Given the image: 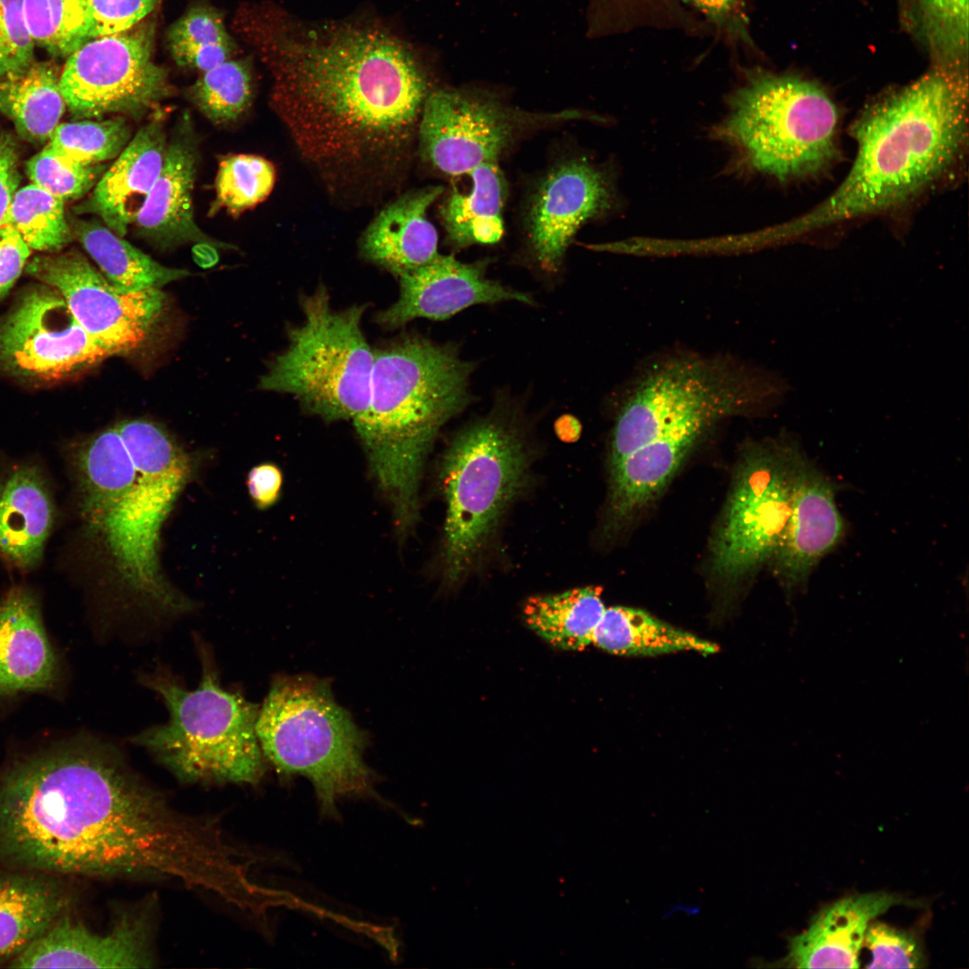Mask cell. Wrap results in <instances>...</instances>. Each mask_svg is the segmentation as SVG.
<instances>
[{
  "mask_svg": "<svg viewBox=\"0 0 969 969\" xmlns=\"http://www.w3.org/2000/svg\"><path fill=\"white\" fill-rule=\"evenodd\" d=\"M283 43L274 107L309 162L353 179L402 162L426 86L400 43L358 31Z\"/></svg>",
  "mask_w": 969,
  "mask_h": 969,
  "instance_id": "obj_1",
  "label": "cell"
},
{
  "mask_svg": "<svg viewBox=\"0 0 969 969\" xmlns=\"http://www.w3.org/2000/svg\"><path fill=\"white\" fill-rule=\"evenodd\" d=\"M968 69L931 65L884 95L852 128L857 153L839 187L822 203L773 231L792 239L883 211L921 192L950 166L965 136Z\"/></svg>",
  "mask_w": 969,
  "mask_h": 969,
  "instance_id": "obj_2",
  "label": "cell"
},
{
  "mask_svg": "<svg viewBox=\"0 0 969 969\" xmlns=\"http://www.w3.org/2000/svg\"><path fill=\"white\" fill-rule=\"evenodd\" d=\"M474 364L457 347L408 335L374 351L368 405L354 424L401 533L415 522L426 456L470 403Z\"/></svg>",
  "mask_w": 969,
  "mask_h": 969,
  "instance_id": "obj_3",
  "label": "cell"
},
{
  "mask_svg": "<svg viewBox=\"0 0 969 969\" xmlns=\"http://www.w3.org/2000/svg\"><path fill=\"white\" fill-rule=\"evenodd\" d=\"M257 735L279 775L310 780L324 814L336 816L341 797L372 793L373 775L362 758L365 735L336 702L328 682L307 675L276 677L259 707Z\"/></svg>",
  "mask_w": 969,
  "mask_h": 969,
  "instance_id": "obj_4",
  "label": "cell"
},
{
  "mask_svg": "<svg viewBox=\"0 0 969 969\" xmlns=\"http://www.w3.org/2000/svg\"><path fill=\"white\" fill-rule=\"evenodd\" d=\"M143 682L161 695L170 718L135 735V745L188 781H260L266 759L257 735L259 706L223 688L209 661L204 660L195 690L161 673L145 676Z\"/></svg>",
  "mask_w": 969,
  "mask_h": 969,
  "instance_id": "obj_5",
  "label": "cell"
},
{
  "mask_svg": "<svg viewBox=\"0 0 969 969\" xmlns=\"http://www.w3.org/2000/svg\"><path fill=\"white\" fill-rule=\"evenodd\" d=\"M528 459L519 427L495 412L466 426L450 443L441 472L446 503L442 567L450 583L472 569L524 490Z\"/></svg>",
  "mask_w": 969,
  "mask_h": 969,
  "instance_id": "obj_6",
  "label": "cell"
},
{
  "mask_svg": "<svg viewBox=\"0 0 969 969\" xmlns=\"http://www.w3.org/2000/svg\"><path fill=\"white\" fill-rule=\"evenodd\" d=\"M301 324L260 378L259 388L294 396L309 413L333 422L354 420L366 408L374 351L362 327L364 305L336 310L319 286L302 295Z\"/></svg>",
  "mask_w": 969,
  "mask_h": 969,
  "instance_id": "obj_7",
  "label": "cell"
},
{
  "mask_svg": "<svg viewBox=\"0 0 969 969\" xmlns=\"http://www.w3.org/2000/svg\"><path fill=\"white\" fill-rule=\"evenodd\" d=\"M837 123L836 106L817 83L757 69L735 93L724 131L755 170L786 180L833 160Z\"/></svg>",
  "mask_w": 969,
  "mask_h": 969,
  "instance_id": "obj_8",
  "label": "cell"
},
{
  "mask_svg": "<svg viewBox=\"0 0 969 969\" xmlns=\"http://www.w3.org/2000/svg\"><path fill=\"white\" fill-rule=\"evenodd\" d=\"M802 454L782 437L747 450L711 543V570L726 589L773 558L790 514Z\"/></svg>",
  "mask_w": 969,
  "mask_h": 969,
  "instance_id": "obj_9",
  "label": "cell"
},
{
  "mask_svg": "<svg viewBox=\"0 0 969 969\" xmlns=\"http://www.w3.org/2000/svg\"><path fill=\"white\" fill-rule=\"evenodd\" d=\"M153 28L136 25L92 39L67 57L59 88L78 118L119 114L138 118L171 93L153 57Z\"/></svg>",
  "mask_w": 969,
  "mask_h": 969,
  "instance_id": "obj_10",
  "label": "cell"
},
{
  "mask_svg": "<svg viewBox=\"0 0 969 969\" xmlns=\"http://www.w3.org/2000/svg\"><path fill=\"white\" fill-rule=\"evenodd\" d=\"M186 484L137 474L133 488L116 505L86 522L89 532L105 545L129 594L165 615L181 614L191 606L164 580L157 553L161 526Z\"/></svg>",
  "mask_w": 969,
  "mask_h": 969,
  "instance_id": "obj_11",
  "label": "cell"
},
{
  "mask_svg": "<svg viewBox=\"0 0 969 969\" xmlns=\"http://www.w3.org/2000/svg\"><path fill=\"white\" fill-rule=\"evenodd\" d=\"M111 355L79 325L62 295L46 284L29 290L0 319V368L20 379L65 380Z\"/></svg>",
  "mask_w": 969,
  "mask_h": 969,
  "instance_id": "obj_12",
  "label": "cell"
},
{
  "mask_svg": "<svg viewBox=\"0 0 969 969\" xmlns=\"http://www.w3.org/2000/svg\"><path fill=\"white\" fill-rule=\"evenodd\" d=\"M26 272L56 289L79 325L114 354L144 343L164 302L159 289L118 290L76 250L37 256Z\"/></svg>",
  "mask_w": 969,
  "mask_h": 969,
  "instance_id": "obj_13",
  "label": "cell"
},
{
  "mask_svg": "<svg viewBox=\"0 0 969 969\" xmlns=\"http://www.w3.org/2000/svg\"><path fill=\"white\" fill-rule=\"evenodd\" d=\"M519 117L467 94L437 91L426 97L419 119L422 155L444 174H468L496 162L523 121Z\"/></svg>",
  "mask_w": 969,
  "mask_h": 969,
  "instance_id": "obj_14",
  "label": "cell"
},
{
  "mask_svg": "<svg viewBox=\"0 0 969 969\" xmlns=\"http://www.w3.org/2000/svg\"><path fill=\"white\" fill-rule=\"evenodd\" d=\"M486 261L465 263L453 255L438 254L428 263L400 275L399 295L375 321L388 329L419 318L447 319L477 304L515 301L532 304L526 292L486 276Z\"/></svg>",
  "mask_w": 969,
  "mask_h": 969,
  "instance_id": "obj_15",
  "label": "cell"
},
{
  "mask_svg": "<svg viewBox=\"0 0 969 969\" xmlns=\"http://www.w3.org/2000/svg\"><path fill=\"white\" fill-rule=\"evenodd\" d=\"M151 919L145 909L118 917L106 933H96L66 912L8 967L143 968L153 963Z\"/></svg>",
  "mask_w": 969,
  "mask_h": 969,
  "instance_id": "obj_16",
  "label": "cell"
},
{
  "mask_svg": "<svg viewBox=\"0 0 969 969\" xmlns=\"http://www.w3.org/2000/svg\"><path fill=\"white\" fill-rule=\"evenodd\" d=\"M610 204L608 183L593 166L572 160L553 169L537 188L528 214L531 249L539 267L558 272L580 227Z\"/></svg>",
  "mask_w": 969,
  "mask_h": 969,
  "instance_id": "obj_17",
  "label": "cell"
},
{
  "mask_svg": "<svg viewBox=\"0 0 969 969\" xmlns=\"http://www.w3.org/2000/svg\"><path fill=\"white\" fill-rule=\"evenodd\" d=\"M843 529L834 483L803 453L790 514L772 558L783 585L793 589L806 584L818 562L839 543Z\"/></svg>",
  "mask_w": 969,
  "mask_h": 969,
  "instance_id": "obj_18",
  "label": "cell"
},
{
  "mask_svg": "<svg viewBox=\"0 0 969 969\" xmlns=\"http://www.w3.org/2000/svg\"><path fill=\"white\" fill-rule=\"evenodd\" d=\"M196 165V146L190 121L185 117L167 144L160 174L133 223L140 236L158 248L188 243L227 247L209 238L194 220Z\"/></svg>",
  "mask_w": 969,
  "mask_h": 969,
  "instance_id": "obj_19",
  "label": "cell"
},
{
  "mask_svg": "<svg viewBox=\"0 0 969 969\" xmlns=\"http://www.w3.org/2000/svg\"><path fill=\"white\" fill-rule=\"evenodd\" d=\"M899 904L918 901L886 892L856 895L823 907L802 933L790 939L781 965L797 968H858L859 955L871 920Z\"/></svg>",
  "mask_w": 969,
  "mask_h": 969,
  "instance_id": "obj_20",
  "label": "cell"
},
{
  "mask_svg": "<svg viewBox=\"0 0 969 969\" xmlns=\"http://www.w3.org/2000/svg\"><path fill=\"white\" fill-rule=\"evenodd\" d=\"M167 144L161 120L144 126L100 176L91 196L77 206V213L98 215L123 237L160 174Z\"/></svg>",
  "mask_w": 969,
  "mask_h": 969,
  "instance_id": "obj_21",
  "label": "cell"
},
{
  "mask_svg": "<svg viewBox=\"0 0 969 969\" xmlns=\"http://www.w3.org/2000/svg\"><path fill=\"white\" fill-rule=\"evenodd\" d=\"M57 672L35 596L13 588L0 601V695L50 689Z\"/></svg>",
  "mask_w": 969,
  "mask_h": 969,
  "instance_id": "obj_22",
  "label": "cell"
},
{
  "mask_svg": "<svg viewBox=\"0 0 969 969\" xmlns=\"http://www.w3.org/2000/svg\"><path fill=\"white\" fill-rule=\"evenodd\" d=\"M442 191L441 186H429L382 209L362 239L363 257L397 277L433 259L439 254L438 233L427 210Z\"/></svg>",
  "mask_w": 969,
  "mask_h": 969,
  "instance_id": "obj_23",
  "label": "cell"
},
{
  "mask_svg": "<svg viewBox=\"0 0 969 969\" xmlns=\"http://www.w3.org/2000/svg\"><path fill=\"white\" fill-rule=\"evenodd\" d=\"M55 519L54 503L41 472L22 465L0 481V555L21 571L41 560Z\"/></svg>",
  "mask_w": 969,
  "mask_h": 969,
  "instance_id": "obj_24",
  "label": "cell"
},
{
  "mask_svg": "<svg viewBox=\"0 0 969 969\" xmlns=\"http://www.w3.org/2000/svg\"><path fill=\"white\" fill-rule=\"evenodd\" d=\"M714 425L694 421L644 445L610 469L609 511L614 523L630 519L653 500L690 450Z\"/></svg>",
  "mask_w": 969,
  "mask_h": 969,
  "instance_id": "obj_25",
  "label": "cell"
},
{
  "mask_svg": "<svg viewBox=\"0 0 969 969\" xmlns=\"http://www.w3.org/2000/svg\"><path fill=\"white\" fill-rule=\"evenodd\" d=\"M70 896L58 876L0 871V966H8L67 912Z\"/></svg>",
  "mask_w": 969,
  "mask_h": 969,
  "instance_id": "obj_26",
  "label": "cell"
},
{
  "mask_svg": "<svg viewBox=\"0 0 969 969\" xmlns=\"http://www.w3.org/2000/svg\"><path fill=\"white\" fill-rule=\"evenodd\" d=\"M73 461L86 522L116 505L137 479L136 469L116 425L82 444Z\"/></svg>",
  "mask_w": 969,
  "mask_h": 969,
  "instance_id": "obj_27",
  "label": "cell"
},
{
  "mask_svg": "<svg viewBox=\"0 0 969 969\" xmlns=\"http://www.w3.org/2000/svg\"><path fill=\"white\" fill-rule=\"evenodd\" d=\"M468 175L470 190L454 189L441 207L448 237L458 248L494 244L503 234L505 179L496 162L482 163Z\"/></svg>",
  "mask_w": 969,
  "mask_h": 969,
  "instance_id": "obj_28",
  "label": "cell"
},
{
  "mask_svg": "<svg viewBox=\"0 0 969 969\" xmlns=\"http://www.w3.org/2000/svg\"><path fill=\"white\" fill-rule=\"evenodd\" d=\"M591 644L615 655L655 656L681 650L711 654L717 644L627 607L606 608Z\"/></svg>",
  "mask_w": 969,
  "mask_h": 969,
  "instance_id": "obj_29",
  "label": "cell"
},
{
  "mask_svg": "<svg viewBox=\"0 0 969 969\" xmlns=\"http://www.w3.org/2000/svg\"><path fill=\"white\" fill-rule=\"evenodd\" d=\"M59 76L54 63L35 61L20 74L0 77V112L24 139L49 140L59 124L66 108Z\"/></svg>",
  "mask_w": 969,
  "mask_h": 969,
  "instance_id": "obj_30",
  "label": "cell"
},
{
  "mask_svg": "<svg viewBox=\"0 0 969 969\" xmlns=\"http://www.w3.org/2000/svg\"><path fill=\"white\" fill-rule=\"evenodd\" d=\"M71 229L102 275L122 292L159 289L189 275L161 265L96 221L74 219Z\"/></svg>",
  "mask_w": 969,
  "mask_h": 969,
  "instance_id": "obj_31",
  "label": "cell"
},
{
  "mask_svg": "<svg viewBox=\"0 0 969 969\" xmlns=\"http://www.w3.org/2000/svg\"><path fill=\"white\" fill-rule=\"evenodd\" d=\"M903 30L931 65L968 68L969 0H896Z\"/></svg>",
  "mask_w": 969,
  "mask_h": 969,
  "instance_id": "obj_32",
  "label": "cell"
},
{
  "mask_svg": "<svg viewBox=\"0 0 969 969\" xmlns=\"http://www.w3.org/2000/svg\"><path fill=\"white\" fill-rule=\"evenodd\" d=\"M605 609L600 589L588 586L531 597L524 606L523 614L527 625L552 645L581 650L591 644L593 632Z\"/></svg>",
  "mask_w": 969,
  "mask_h": 969,
  "instance_id": "obj_33",
  "label": "cell"
},
{
  "mask_svg": "<svg viewBox=\"0 0 969 969\" xmlns=\"http://www.w3.org/2000/svg\"><path fill=\"white\" fill-rule=\"evenodd\" d=\"M167 41L178 65L201 73L230 59L234 50L223 17L208 6L183 13L170 28Z\"/></svg>",
  "mask_w": 969,
  "mask_h": 969,
  "instance_id": "obj_34",
  "label": "cell"
},
{
  "mask_svg": "<svg viewBox=\"0 0 969 969\" xmlns=\"http://www.w3.org/2000/svg\"><path fill=\"white\" fill-rule=\"evenodd\" d=\"M64 203L31 183L15 192L4 223L16 230L31 249L57 252L73 235Z\"/></svg>",
  "mask_w": 969,
  "mask_h": 969,
  "instance_id": "obj_35",
  "label": "cell"
},
{
  "mask_svg": "<svg viewBox=\"0 0 969 969\" xmlns=\"http://www.w3.org/2000/svg\"><path fill=\"white\" fill-rule=\"evenodd\" d=\"M139 476L155 480L188 481L193 462L158 424L132 419L116 425Z\"/></svg>",
  "mask_w": 969,
  "mask_h": 969,
  "instance_id": "obj_36",
  "label": "cell"
},
{
  "mask_svg": "<svg viewBox=\"0 0 969 969\" xmlns=\"http://www.w3.org/2000/svg\"><path fill=\"white\" fill-rule=\"evenodd\" d=\"M24 12L35 44L53 56L67 57L89 41L90 0H24Z\"/></svg>",
  "mask_w": 969,
  "mask_h": 969,
  "instance_id": "obj_37",
  "label": "cell"
},
{
  "mask_svg": "<svg viewBox=\"0 0 969 969\" xmlns=\"http://www.w3.org/2000/svg\"><path fill=\"white\" fill-rule=\"evenodd\" d=\"M131 139L123 117L58 124L48 145L62 158L92 166L117 157Z\"/></svg>",
  "mask_w": 969,
  "mask_h": 969,
  "instance_id": "obj_38",
  "label": "cell"
},
{
  "mask_svg": "<svg viewBox=\"0 0 969 969\" xmlns=\"http://www.w3.org/2000/svg\"><path fill=\"white\" fill-rule=\"evenodd\" d=\"M251 74L242 60L228 59L203 72L191 90L199 110L212 122L223 124L237 119L249 106Z\"/></svg>",
  "mask_w": 969,
  "mask_h": 969,
  "instance_id": "obj_39",
  "label": "cell"
},
{
  "mask_svg": "<svg viewBox=\"0 0 969 969\" xmlns=\"http://www.w3.org/2000/svg\"><path fill=\"white\" fill-rule=\"evenodd\" d=\"M275 181V169L266 159L253 154H232L222 159L215 179V200L211 210L223 208L239 214L267 197Z\"/></svg>",
  "mask_w": 969,
  "mask_h": 969,
  "instance_id": "obj_40",
  "label": "cell"
},
{
  "mask_svg": "<svg viewBox=\"0 0 969 969\" xmlns=\"http://www.w3.org/2000/svg\"><path fill=\"white\" fill-rule=\"evenodd\" d=\"M103 168L67 161L48 144L28 162L27 173L31 183L65 201L86 194L96 184Z\"/></svg>",
  "mask_w": 969,
  "mask_h": 969,
  "instance_id": "obj_41",
  "label": "cell"
},
{
  "mask_svg": "<svg viewBox=\"0 0 969 969\" xmlns=\"http://www.w3.org/2000/svg\"><path fill=\"white\" fill-rule=\"evenodd\" d=\"M34 46L24 0H0V77L28 69L35 62Z\"/></svg>",
  "mask_w": 969,
  "mask_h": 969,
  "instance_id": "obj_42",
  "label": "cell"
},
{
  "mask_svg": "<svg viewBox=\"0 0 969 969\" xmlns=\"http://www.w3.org/2000/svg\"><path fill=\"white\" fill-rule=\"evenodd\" d=\"M863 946L872 956L870 964L866 966L868 968H919L924 964L918 938L910 931L883 922L869 924Z\"/></svg>",
  "mask_w": 969,
  "mask_h": 969,
  "instance_id": "obj_43",
  "label": "cell"
},
{
  "mask_svg": "<svg viewBox=\"0 0 969 969\" xmlns=\"http://www.w3.org/2000/svg\"><path fill=\"white\" fill-rule=\"evenodd\" d=\"M160 0H90L89 40L138 25Z\"/></svg>",
  "mask_w": 969,
  "mask_h": 969,
  "instance_id": "obj_44",
  "label": "cell"
},
{
  "mask_svg": "<svg viewBox=\"0 0 969 969\" xmlns=\"http://www.w3.org/2000/svg\"><path fill=\"white\" fill-rule=\"evenodd\" d=\"M732 39L750 41L746 0H686Z\"/></svg>",
  "mask_w": 969,
  "mask_h": 969,
  "instance_id": "obj_45",
  "label": "cell"
},
{
  "mask_svg": "<svg viewBox=\"0 0 969 969\" xmlns=\"http://www.w3.org/2000/svg\"><path fill=\"white\" fill-rule=\"evenodd\" d=\"M31 253V249L13 226L6 223L0 226V299L18 279Z\"/></svg>",
  "mask_w": 969,
  "mask_h": 969,
  "instance_id": "obj_46",
  "label": "cell"
},
{
  "mask_svg": "<svg viewBox=\"0 0 969 969\" xmlns=\"http://www.w3.org/2000/svg\"><path fill=\"white\" fill-rule=\"evenodd\" d=\"M18 153L13 136L0 127V226L18 189Z\"/></svg>",
  "mask_w": 969,
  "mask_h": 969,
  "instance_id": "obj_47",
  "label": "cell"
},
{
  "mask_svg": "<svg viewBox=\"0 0 969 969\" xmlns=\"http://www.w3.org/2000/svg\"><path fill=\"white\" fill-rule=\"evenodd\" d=\"M283 476L278 467L263 463L250 469L247 485L254 503L259 509L272 506L279 498Z\"/></svg>",
  "mask_w": 969,
  "mask_h": 969,
  "instance_id": "obj_48",
  "label": "cell"
},
{
  "mask_svg": "<svg viewBox=\"0 0 969 969\" xmlns=\"http://www.w3.org/2000/svg\"><path fill=\"white\" fill-rule=\"evenodd\" d=\"M554 430L562 441L572 442L580 437L581 424L573 415H563L555 421Z\"/></svg>",
  "mask_w": 969,
  "mask_h": 969,
  "instance_id": "obj_49",
  "label": "cell"
}]
</instances>
